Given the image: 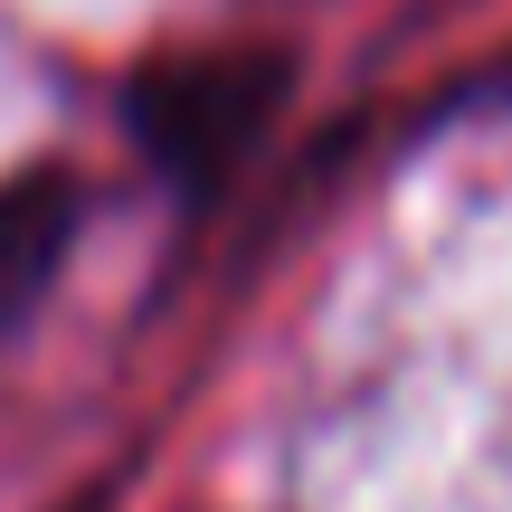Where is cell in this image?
Instances as JSON below:
<instances>
[{"label":"cell","mask_w":512,"mask_h":512,"mask_svg":"<svg viewBox=\"0 0 512 512\" xmlns=\"http://www.w3.org/2000/svg\"><path fill=\"white\" fill-rule=\"evenodd\" d=\"M275 95H285V57H256V48L171 57L133 86V133L171 181H219L275 124Z\"/></svg>","instance_id":"6da1fadb"},{"label":"cell","mask_w":512,"mask_h":512,"mask_svg":"<svg viewBox=\"0 0 512 512\" xmlns=\"http://www.w3.org/2000/svg\"><path fill=\"white\" fill-rule=\"evenodd\" d=\"M67 247H76V190L57 171L0 181V342L38 313V294L57 285Z\"/></svg>","instance_id":"7a4b0ae2"},{"label":"cell","mask_w":512,"mask_h":512,"mask_svg":"<svg viewBox=\"0 0 512 512\" xmlns=\"http://www.w3.org/2000/svg\"><path fill=\"white\" fill-rule=\"evenodd\" d=\"M67 512H95V503H67Z\"/></svg>","instance_id":"3957f363"}]
</instances>
